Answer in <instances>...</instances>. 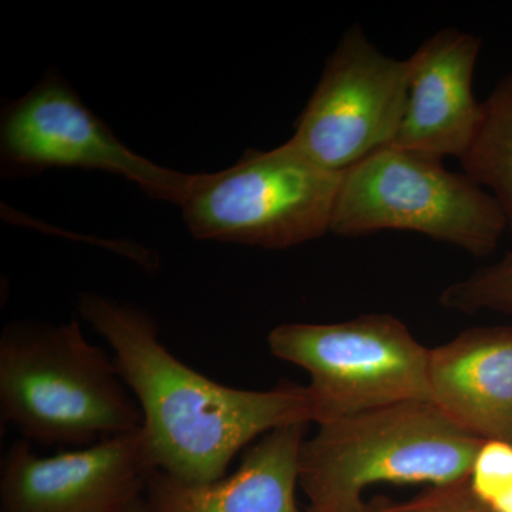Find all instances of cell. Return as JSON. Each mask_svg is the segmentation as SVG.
Returning <instances> with one entry per match:
<instances>
[{"label":"cell","mask_w":512,"mask_h":512,"mask_svg":"<svg viewBox=\"0 0 512 512\" xmlns=\"http://www.w3.org/2000/svg\"><path fill=\"white\" fill-rule=\"evenodd\" d=\"M487 508L491 512H512V484Z\"/></svg>","instance_id":"e0dca14e"},{"label":"cell","mask_w":512,"mask_h":512,"mask_svg":"<svg viewBox=\"0 0 512 512\" xmlns=\"http://www.w3.org/2000/svg\"><path fill=\"white\" fill-rule=\"evenodd\" d=\"M151 473L141 429L53 457L16 441L2 460L0 512H124Z\"/></svg>","instance_id":"9c48e42d"},{"label":"cell","mask_w":512,"mask_h":512,"mask_svg":"<svg viewBox=\"0 0 512 512\" xmlns=\"http://www.w3.org/2000/svg\"><path fill=\"white\" fill-rule=\"evenodd\" d=\"M0 416L42 446L89 447L143 427L114 359L84 338L77 320L5 329Z\"/></svg>","instance_id":"7a4b0ae2"},{"label":"cell","mask_w":512,"mask_h":512,"mask_svg":"<svg viewBox=\"0 0 512 512\" xmlns=\"http://www.w3.org/2000/svg\"><path fill=\"white\" fill-rule=\"evenodd\" d=\"M483 39L441 29L409 57L406 107L393 147L443 161L466 156L481 120L473 92Z\"/></svg>","instance_id":"30bf717a"},{"label":"cell","mask_w":512,"mask_h":512,"mask_svg":"<svg viewBox=\"0 0 512 512\" xmlns=\"http://www.w3.org/2000/svg\"><path fill=\"white\" fill-rule=\"evenodd\" d=\"M366 512H491L468 485V478L458 483L433 487L429 493L406 504L379 505Z\"/></svg>","instance_id":"2e32d148"},{"label":"cell","mask_w":512,"mask_h":512,"mask_svg":"<svg viewBox=\"0 0 512 512\" xmlns=\"http://www.w3.org/2000/svg\"><path fill=\"white\" fill-rule=\"evenodd\" d=\"M3 164L16 170L87 168L121 175L151 197L183 205L198 174L138 156L97 119L70 87L49 80L10 106L2 121Z\"/></svg>","instance_id":"ba28073f"},{"label":"cell","mask_w":512,"mask_h":512,"mask_svg":"<svg viewBox=\"0 0 512 512\" xmlns=\"http://www.w3.org/2000/svg\"><path fill=\"white\" fill-rule=\"evenodd\" d=\"M340 183L342 174L288 140L249 151L221 173L198 174L181 207L195 238L286 249L330 232Z\"/></svg>","instance_id":"8992f818"},{"label":"cell","mask_w":512,"mask_h":512,"mask_svg":"<svg viewBox=\"0 0 512 512\" xmlns=\"http://www.w3.org/2000/svg\"><path fill=\"white\" fill-rule=\"evenodd\" d=\"M481 109L476 137L460 163L500 204L512 237V70L481 101Z\"/></svg>","instance_id":"4fadbf2b"},{"label":"cell","mask_w":512,"mask_h":512,"mask_svg":"<svg viewBox=\"0 0 512 512\" xmlns=\"http://www.w3.org/2000/svg\"><path fill=\"white\" fill-rule=\"evenodd\" d=\"M79 311L113 349L121 379L140 406L144 453L153 471L187 484L214 483L251 441L316 421L306 386L232 389L171 355L154 320L140 309L86 293Z\"/></svg>","instance_id":"6da1fadb"},{"label":"cell","mask_w":512,"mask_h":512,"mask_svg":"<svg viewBox=\"0 0 512 512\" xmlns=\"http://www.w3.org/2000/svg\"><path fill=\"white\" fill-rule=\"evenodd\" d=\"M306 512H320V511H316V510H313V508H309V510Z\"/></svg>","instance_id":"d6986e66"},{"label":"cell","mask_w":512,"mask_h":512,"mask_svg":"<svg viewBox=\"0 0 512 512\" xmlns=\"http://www.w3.org/2000/svg\"><path fill=\"white\" fill-rule=\"evenodd\" d=\"M431 402L483 441L512 444V326L464 330L430 349Z\"/></svg>","instance_id":"8fae6325"},{"label":"cell","mask_w":512,"mask_h":512,"mask_svg":"<svg viewBox=\"0 0 512 512\" xmlns=\"http://www.w3.org/2000/svg\"><path fill=\"white\" fill-rule=\"evenodd\" d=\"M409 90V60L384 55L359 23L326 60L291 141L320 167L343 174L393 146Z\"/></svg>","instance_id":"52a82bcc"},{"label":"cell","mask_w":512,"mask_h":512,"mask_svg":"<svg viewBox=\"0 0 512 512\" xmlns=\"http://www.w3.org/2000/svg\"><path fill=\"white\" fill-rule=\"evenodd\" d=\"M484 441L433 402L392 404L319 424L303 441L299 484L320 512H366L370 485L458 483Z\"/></svg>","instance_id":"3957f363"},{"label":"cell","mask_w":512,"mask_h":512,"mask_svg":"<svg viewBox=\"0 0 512 512\" xmlns=\"http://www.w3.org/2000/svg\"><path fill=\"white\" fill-rule=\"evenodd\" d=\"M124 512H150L148 511L147 501L143 500V497L138 498V500L134 501L130 507L127 508Z\"/></svg>","instance_id":"ac0fdd59"},{"label":"cell","mask_w":512,"mask_h":512,"mask_svg":"<svg viewBox=\"0 0 512 512\" xmlns=\"http://www.w3.org/2000/svg\"><path fill=\"white\" fill-rule=\"evenodd\" d=\"M512 484V444L484 441L474 458L468 485L477 500L488 507Z\"/></svg>","instance_id":"9a60e30c"},{"label":"cell","mask_w":512,"mask_h":512,"mask_svg":"<svg viewBox=\"0 0 512 512\" xmlns=\"http://www.w3.org/2000/svg\"><path fill=\"white\" fill-rule=\"evenodd\" d=\"M410 231L484 258L508 231L500 204L467 174L397 147L342 174L330 232L355 238Z\"/></svg>","instance_id":"277c9868"},{"label":"cell","mask_w":512,"mask_h":512,"mask_svg":"<svg viewBox=\"0 0 512 512\" xmlns=\"http://www.w3.org/2000/svg\"><path fill=\"white\" fill-rule=\"evenodd\" d=\"M272 355L306 370L315 423L406 402H431L430 349L389 313L336 323H284Z\"/></svg>","instance_id":"5b68a950"},{"label":"cell","mask_w":512,"mask_h":512,"mask_svg":"<svg viewBox=\"0 0 512 512\" xmlns=\"http://www.w3.org/2000/svg\"><path fill=\"white\" fill-rule=\"evenodd\" d=\"M309 424L265 434L242 458L232 476L187 484L163 471L147 478L150 512H301L295 501L299 461Z\"/></svg>","instance_id":"7c38bea8"},{"label":"cell","mask_w":512,"mask_h":512,"mask_svg":"<svg viewBox=\"0 0 512 512\" xmlns=\"http://www.w3.org/2000/svg\"><path fill=\"white\" fill-rule=\"evenodd\" d=\"M440 303L444 308L464 315L480 312L512 315V251L448 285L441 292Z\"/></svg>","instance_id":"5bb4252c"}]
</instances>
